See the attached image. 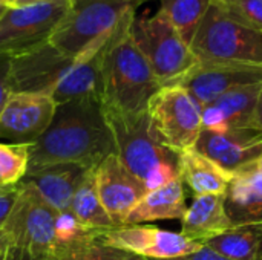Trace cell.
Returning a JSON list of instances; mask_svg holds the SVG:
<instances>
[{
	"mask_svg": "<svg viewBox=\"0 0 262 260\" xmlns=\"http://www.w3.org/2000/svg\"><path fill=\"white\" fill-rule=\"evenodd\" d=\"M129 28L130 25L77 57L61 52L51 43L12 57V93L46 95L55 104L83 97H100L103 55L112 40Z\"/></svg>",
	"mask_w": 262,
	"mask_h": 260,
	"instance_id": "1",
	"label": "cell"
},
{
	"mask_svg": "<svg viewBox=\"0 0 262 260\" xmlns=\"http://www.w3.org/2000/svg\"><path fill=\"white\" fill-rule=\"evenodd\" d=\"M114 153V136L100 97H83L57 104L49 127L29 146V169L57 162L97 167Z\"/></svg>",
	"mask_w": 262,
	"mask_h": 260,
	"instance_id": "2",
	"label": "cell"
},
{
	"mask_svg": "<svg viewBox=\"0 0 262 260\" xmlns=\"http://www.w3.org/2000/svg\"><path fill=\"white\" fill-rule=\"evenodd\" d=\"M104 112L114 136L115 155L147 192L180 178V155L164 146L147 110L121 113L104 109Z\"/></svg>",
	"mask_w": 262,
	"mask_h": 260,
	"instance_id": "3",
	"label": "cell"
},
{
	"mask_svg": "<svg viewBox=\"0 0 262 260\" xmlns=\"http://www.w3.org/2000/svg\"><path fill=\"white\" fill-rule=\"evenodd\" d=\"M161 87L149 63L129 37V29L115 37L101 63L103 107L121 113L146 112L150 98Z\"/></svg>",
	"mask_w": 262,
	"mask_h": 260,
	"instance_id": "4",
	"label": "cell"
},
{
	"mask_svg": "<svg viewBox=\"0 0 262 260\" xmlns=\"http://www.w3.org/2000/svg\"><path fill=\"white\" fill-rule=\"evenodd\" d=\"M138 6L137 0H72L49 43L68 55H81L132 25Z\"/></svg>",
	"mask_w": 262,
	"mask_h": 260,
	"instance_id": "5",
	"label": "cell"
},
{
	"mask_svg": "<svg viewBox=\"0 0 262 260\" xmlns=\"http://www.w3.org/2000/svg\"><path fill=\"white\" fill-rule=\"evenodd\" d=\"M201 63L262 64V34L233 20L212 2L190 44Z\"/></svg>",
	"mask_w": 262,
	"mask_h": 260,
	"instance_id": "6",
	"label": "cell"
},
{
	"mask_svg": "<svg viewBox=\"0 0 262 260\" xmlns=\"http://www.w3.org/2000/svg\"><path fill=\"white\" fill-rule=\"evenodd\" d=\"M129 37L161 86L175 84L198 63L190 48L160 9L155 14L135 15Z\"/></svg>",
	"mask_w": 262,
	"mask_h": 260,
	"instance_id": "7",
	"label": "cell"
},
{
	"mask_svg": "<svg viewBox=\"0 0 262 260\" xmlns=\"http://www.w3.org/2000/svg\"><path fill=\"white\" fill-rule=\"evenodd\" d=\"M60 213L28 184L20 182L17 199L2 233L11 247L52 259L58 248Z\"/></svg>",
	"mask_w": 262,
	"mask_h": 260,
	"instance_id": "8",
	"label": "cell"
},
{
	"mask_svg": "<svg viewBox=\"0 0 262 260\" xmlns=\"http://www.w3.org/2000/svg\"><path fill=\"white\" fill-rule=\"evenodd\" d=\"M71 2L48 0L6 8L0 17V52L15 57L49 43L66 17Z\"/></svg>",
	"mask_w": 262,
	"mask_h": 260,
	"instance_id": "9",
	"label": "cell"
},
{
	"mask_svg": "<svg viewBox=\"0 0 262 260\" xmlns=\"http://www.w3.org/2000/svg\"><path fill=\"white\" fill-rule=\"evenodd\" d=\"M147 113L166 147L178 155L195 147L203 132L201 107L183 86H163L150 98Z\"/></svg>",
	"mask_w": 262,
	"mask_h": 260,
	"instance_id": "10",
	"label": "cell"
},
{
	"mask_svg": "<svg viewBox=\"0 0 262 260\" xmlns=\"http://www.w3.org/2000/svg\"><path fill=\"white\" fill-rule=\"evenodd\" d=\"M101 239L121 251L134 253L149 260L183 257L198 251L203 244L184 238L181 233L161 230L154 225H121L100 233Z\"/></svg>",
	"mask_w": 262,
	"mask_h": 260,
	"instance_id": "11",
	"label": "cell"
},
{
	"mask_svg": "<svg viewBox=\"0 0 262 260\" xmlns=\"http://www.w3.org/2000/svg\"><path fill=\"white\" fill-rule=\"evenodd\" d=\"M262 83V64L198 61L175 84L183 86L203 109L221 95Z\"/></svg>",
	"mask_w": 262,
	"mask_h": 260,
	"instance_id": "12",
	"label": "cell"
},
{
	"mask_svg": "<svg viewBox=\"0 0 262 260\" xmlns=\"http://www.w3.org/2000/svg\"><path fill=\"white\" fill-rule=\"evenodd\" d=\"M55 101L38 93L14 92L0 113V144L32 146L49 127Z\"/></svg>",
	"mask_w": 262,
	"mask_h": 260,
	"instance_id": "13",
	"label": "cell"
},
{
	"mask_svg": "<svg viewBox=\"0 0 262 260\" xmlns=\"http://www.w3.org/2000/svg\"><path fill=\"white\" fill-rule=\"evenodd\" d=\"M95 184L98 198L115 227L126 224L132 208L147 193L144 184L121 164L115 153L97 166Z\"/></svg>",
	"mask_w": 262,
	"mask_h": 260,
	"instance_id": "14",
	"label": "cell"
},
{
	"mask_svg": "<svg viewBox=\"0 0 262 260\" xmlns=\"http://www.w3.org/2000/svg\"><path fill=\"white\" fill-rule=\"evenodd\" d=\"M195 149L226 172L235 175L262 156V132L252 127L229 130L227 133L203 130Z\"/></svg>",
	"mask_w": 262,
	"mask_h": 260,
	"instance_id": "15",
	"label": "cell"
},
{
	"mask_svg": "<svg viewBox=\"0 0 262 260\" xmlns=\"http://www.w3.org/2000/svg\"><path fill=\"white\" fill-rule=\"evenodd\" d=\"M91 169L75 162L48 164L28 169L21 182L32 185L58 213H69L72 198Z\"/></svg>",
	"mask_w": 262,
	"mask_h": 260,
	"instance_id": "16",
	"label": "cell"
},
{
	"mask_svg": "<svg viewBox=\"0 0 262 260\" xmlns=\"http://www.w3.org/2000/svg\"><path fill=\"white\" fill-rule=\"evenodd\" d=\"M261 89L262 83L238 87L203 107V130H209L213 133H227L229 130L252 127Z\"/></svg>",
	"mask_w": 262,
	"mask_h": 260,
	"instance_id": "17",
	"label": "cell"
},
{
	"mask_svg": "<svg viewBox=\"0 0 262 260\" xmlns=\"http://www.w3.org/2000/svg\"><path fill=\"white\" fill-rule=\"evenodd\" d=\"M235 224L224 205V195L196 196L181 219V234L193 242L206 241L223 234Z\"/></svg>",
	"mask_w": 262,
	"mask_h": 260,
	"instance_id": "18",
	"label": "cell"
},
{
	"mask_svg": "<svg viewBox=\"0 0 262 260\" xmlns=\"http://www.w3.org/2000/svg\"><path fill=\"white\" fill-rule=\"evenodd\" d=\"M224 205L235 225L262 224V172L246 169L233 175Z\"/></svg>",
	"mask_w": 262,
	"mask_h": 260,
	"instance_id": "19",
	"label": "cell"
},
{
	"mask_svg": "<svg viewBox=\"0 0 262 260\" xmlns=\"http://www.w3.org/2000/svg\"><path fill=\"white\" fill-rule=\"evenodd\" d=\"M186 210L184 184L180 178H177L158 188L149 190L132 208L124 225H138L166 219H183Z\"/></svg>",
	"mask_w": 262,
	"mask_h": 260,
	"instance_id": "20",
	"label": "cell"
},
{
	"mask_svg": "<svg viewBox=\"0 0 262 260\" xmlns=\"http://www.w3.org/2000/svg\"><path fill=\"white\" fill-rule=\"evenodd\" d=\"M178 175L195 198L203 195H226L233 178L232 173L221 169L195 147L180 153Z\"/></svg>",
	"mask_w": 262,
	"mask_h": 260,
	"instance_id": "21",
	"label": "cell"
},
{
	"mask_svg": "<svg viewBox=\"0 0 262 260\" xmlns=\"http://www.w3.org/2000/svg\"><path fill=\"white\" fill-rule=\"evenodd\" d=\"M203 245L232 260H262V224L233 225Z\"/></svg>",
	"mask_w": 262,
	"mask_h": 260,
	"instance_id": "22",
	"label": "cell"
},
{
	"mask_svg": "<svg viewBox=\"0 0 262 260\" xmlns=\"http://www.w3.org/2000/svg\"><path fill=\"white\" fill-rule=\"evenodd\" d=\"M95 169L97 167L89 170L84 181L75 192L71 202L69 213L77 221V224L81 225L83 228L89 231L101 233L114 228L115 225L111 221L109 215L106 213L98 198L97 184H95Z\"/></svg>",
	"mask_w": 262,
	"mask_h": 260,
	"instance_id": "23",
	"label": "cell"
},
{
	"mask_svg": "<svg viewBox=\"0 0 262 260\" xmlns=\"http://www.w3.org/2000/svg\"><path fill=\"white\" fill-rule=\"evenodd\" d=\"M212 0H160V11L189 46Z\"/></svg>",
	"mask_w": 262,
	"mask_h": 260,
	"instance_id": "24",
	"label": "cell"
},
{
	"mask_svg": "<svg viewBox=\"0 0 262 260\" xmlns=\"http://www.w3.org/2000/svg\"><path fill=\"white\" fill-rule=\"evenodd\" d=\"M124 253L107 245L100 233L91 231L63 247L51 260H118Z\"/></svg>",
	"mask_w": 262,
	"mask_h": 260,
	"instance_id": "25",
	"label": "cell"
},
{
	"mask_svg": "<svg viewBox=\"0 0 262 260\" xmlns=\"http://www.w3.org/2000/svg\"><path fill=\"white\" fill-rule=\"evenodd\" d=\"M29 169V146L0 144V187L21 182Z\"/></svg>",
	"mask_w": 262,
	"mask_h": 260,
	"instance_id": "26",
	"label": "cell"
},
{
	"mask_svg": "<svg viewBox=\"0 0 262 260\" xmlns=\"http://www.w3.org/2000/svg\"><path fill=\"white\" fill-rule=\"evenodd\" d=\"M233 20L262 34V0H212Z\"/></svg>",
	"mask_w": 262,
	"mask_h": 260,
	"instance_id": "27",
	"label": "cell"
},
{
	"mask_svg": "<svg viewBox=\"0 0 262 260\" xmlns=\"http://www.w3.org/2000/svg\"><path fill=\"white\" fill-rule=\"evenodd\" d=\"M11 64H12V57L8 54L0 52V113L12 95V87H11Z\"/></svg>",
	"mask_w": 262,
	"mask_h": 260,
	"instance_id": "28",
	"label": "cell"
},
{
	"mask_svg": "<svg viewBox=\"0 0 262 260\" xmlns=\"http://www.w3.org/2000/svg\"><path fill=\"white\" fill-rule=\"evenodd\" d=\"M18 190H20V184L0 188V231L3 230V225L11 213V208L18 195Z\"/></svg>",
	"mask_w": 262,
	"mask_h": 260,
	"instance_id": "29",
	"label": "cell"
},
{
	"mask_svg": "<svg viewBox=\"0 0 262 260\" xmlns=\"http://www.w3.org/2000/svg\"><path fill=\"white\" fill-rule=\"evenodd\" d=\"M166 260H232L213 250H210L209 247L203 245L198 251L192 253V254H187V256H183V257H177V259H166Z\"/></svg>",
	"mask_w": 262,
	"mask_h": 260,
	"instance_id": "30",
	"label": "cell"
},
{
	"mask_svg": "<svg viewBox=\"0 0 262 260\" xmlns=\"http://www.w3.org/2000/svg\"><path fill=\"white\" fill-rule=\"evenodd\" d=\"M5 260H51L46 259V257H40V256H34L25 250H20V248H15V247H11L8 244V250H6V256Z\"/></svg>",
	"mask_w": 262,
	"mask_h": 260,
	"instance_id": "31",
	"label": "cell"
},
{
	"mask_svg": "<svg viewBox=\"0 0 262 260\" xmlns=\"http://www.w3.org/2000/svg\"><path fill=\"white\" fill-rule=\"evenodd\" d=\"M252 127L262 132V89L261 93H259V98H258V104H256V110H255V115H253V121H252Z\"/></svg>",
	"mask_w": 262,
	"mask_h": 260,
	"instance_id": "32",
	"label": "cell"
},
{
	"mask_svg": "<svg viewBox=\"0 0 262 260\" xmlns=\"http://www.w3.org/2000/svg\"><path fill=\"white\" fill-rule=\"evenodd\" d=\"M6 250H8V239H6L5 234L0 231V260H5Z\"/></svg>",
	"mask_w": 262,
	"mask_h": 260,
	"instance_id": "33",
	"label": "cell"
},
{
	"mask_svg": "<svg viewBox=\"0 0 262 260\" xmlns=\"http://www.w3.org/2000/svg\"><path fill=\"white\" fill-rule=\"evenodd\" d=\"M118 260H149L146 259V257H143V256H138V254H134V253H124L121 257Z\"/></svg>",
	"mask_w": 262,
	"mask_h": 260,
	"instance_id": "34",
	"label": "cell"
},
{
	"mask_svg": "<svg viewBox=\"0 0 262 260\" xmlns=\"http://www.w3.org/2000/svg\"><path fill=\"white\" fill-rule=\"evenodd\" d=\"M40 2H48V0H15L14 2V6H26V5L40 3Z\"/></svg>",
	"mask_w": 262,
	"mask_h": 260,
	"instance_id": "35",
	"label": "cell"
},
{
	"mask_svg": "<svg viewBox=\"0 0 262 260\" xmlns=\"http://www.w3.org/2000/svg\"><path fill=\"white\" fill-rule=\"evenodd\" d=\"M0 5H3V6H14V0H0Z\"/></svg>",
	"mask_w": 262,
	"mask_h": 260,
	"instance_id": "36",
	"label": "cell"
},
{
	"mask_svg": "<svg viewBox=\"0 0 262 260\" xmlns=\"http://www.w3.org/2000/svg\"><path fill=\"white\" fill-rule=\"evenodd\" d=\"M6 8H9V6H3V5H0V17L3 15V12L6 11Z\"/></svg>",
	"mask_w": 262,
	"mask_h": 260,
	"instance_id": "37",
	"label": "cell"
},
{
	"mask_svg": "<svg viewBox=\"0 0 262 260\" xmlns=\"http://www.w3.org/2000/svg\"><path fill=\"white\" fill-rule=\"evenodd\" d=\"M138 2V5H143V3H146V2H152V0H137Z\"/></svg>",
	"mask_w": 262,
	"mask_h": 260,
	"instance_id": "38",
	"label": "cell"
},
{
	"mask_svg": "<svg viewBox=\"0 0 262 260\" xmlns=\"http://www.w3.org/2000/svg\"><path fill=\"white\" fill-rule=\"evenodd\" d=\"M0 188H3V187H0Z\"/></svg>",
	"mask_w": 262,
	"mask_h": 260,
	"instance_id": "39",
	"label": "cell"
},
{
	"mask_svg": "<svg viewBox=\"0 0 262 260\" xmlns=\"http://www.w3.org/2000/svg\"><path fill=\"white\" fill-rule=\"evenodd\" d=\"M14 2H15V0H14Z\"/></svg>",
	"mask_w": 262,
	"mask_h": 260,
	"instance_id": "40",
	"label": "cell"
}]
</instances>
